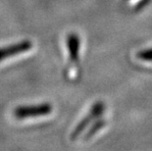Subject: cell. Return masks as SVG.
Segmentation results:
<instances>
[{
	"label": "cell",
	"instance_id": "6da1fadb",
	"mask_svg": "<svg viewBox=\"0 0 152 151\" xmlns=\"http://www.w3.org/2000/svg\"><path fill=\"white\" fill-rule=\"evenodd\" d=\"M51 106L49 104H42L37 106H23L15 110V116L18 119H25L31 117L44 116L51 113Z\"/></svg>",
	"mask_w": 152,
	"mask_h": 151
},
{
	"label": "cell",
	"instance_id": "7a4b0ae2",
	"mask_svg": "<svg viewBox=\"0 0 152 151\" xmlns=\"http://www.w3.org/2000/svg\"><path fill=\"white\" fill-rule=\"evenodd\" d=\"M31 47H33V43L30 40H24L19 43L12 44V45L1 47L0 48V62L7 58H10L11 56L27 52L31 49Z\"/></svg>",
	"mask_w": 152,
	"mask_h": 151
},
{
	"label": "cell",
	"instance_id": "3957f363",
	"mask_svg": "<svg viewBox=\"0 0 152 151\" xmlns=\"http://www.w3.org/2000/svg\"><path fill=\"white\" fill-rule=\"evenodd\" d=\"M102 111H103V105H102V103H97L94 106V107H93L92 111L90 112V114L88 115V116H87L85 119V120H83L82 123H80L79 126L77 127L75 131H74L73 134H72L73 139H75V137H77V136H79V134L83 131V128H85L87 126V125H88L90 122L93 120V119L96 118L97 116H99V115L102 113Z\"/></svg>",
	"mask_w": 152,
	"mask_h": 151
},
{
	"label": "cell",
	"instance_id": "277c9868",
	"mask_svg": "<svg viewBox=\"0 0 152 151\" xmlns=\"http://www.w3.org/2000/svg\"><path fill=\"white\" fill-rule=\"evenodd\" d=\"M68 44L70 48V56L72 62L77 61V54H79V38L75 34H71L68 39Z\"/></svg>",
	"mask_w": 152,
	"mask_h": 151
},
{
	"label": "cell",
	"instance_id": "5b68a950",
	"mask_svg": "<svg viewBox=\"0 0 152 151\" xmlns=\"http://www.w3.org/2000/svg\"><path fill=\"white\" fill-rule=\"evenodd\" d=\"M137 57L140 59L144 60V61H152V49L140 52L137 54Z\"/></svg>",
	"mask_w": 152,
	"mask_h": 151
},
{
	"label": "cell",
	"instance_id": "8992f818",
	"mask_svg": "<svg viewBox=\"0 0 152 151\" xmlns=\"http://www.w3.org/2000/svg\"><path fill=\"white\" fill-rule=\"evenodd\" d=\"M102 125H103V123H102V122H99V123H98V124H96V125H95V126H94V128H92V130H91V131H89V133H87V137L91 136V134H93V133H95V131H97V130H98V128H101V127H102Z\"/></svg>",
	"mask_w": 152,
	"mask_h": 151
}]
</instances>
